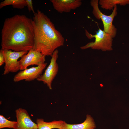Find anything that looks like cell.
Returning a JSON list of instances; mask_svg holds the SVG:
<instances>
[{
  "mask_svg": "<svg viewBox=\"0 0 129 129\" xmlns=\"http://www.w3.org/2000/svg\"><path fill=\"white\" fill-rule=\"evenodd\" d=\"M54 9L58 12H68L80 7L81 0H51Z\"/></svg>",
  "mask_w": 129,
  "mask_h": 129,
  "instance_id": "10",
  "label": "cell"
},
{
  "mask_svg": "<svg viewBox=\"0 0 129 129\" xmlns=\"http://www.w3.org/2000/svg\"><path fill=\"white\" fill-rule=\"evenodd\" d=\"M34 42L32 19L17 14L5 19L1 31V49L28 51Z\"/></svg>",
  "mask_w": 129,
  "mask_h": 129,
  "instance_id": "1",
  "label": "cell"
},
{
  "mask_svg": "<svg viewBox=\"0 0 129 129\" xmlns=\"http://www.w3.org/2000/svg\"><path fill=\"white\" fill-rule=\"evenodd\" d=\"M98 3L102 9L113 10L117 5L124 6L129 4V0H100Z\"/></svg>",
  "mask_w": 129,
  "mask_h": 129,
  "instance_id": "13",
  "label": "cell"
},
{
  "mask_svg": "<svg viewBox=\"0 0 129 129\" xmlns=\"http://www.w3.org/2000/svg\"><path fill=\"white\" fill-rule=\"evenodd\" d=\"M9 5L14 8L22 9L27 6V4L26 0H5L0 3V8Z\"/></svg>",
  "mask_w": 129,
  "mask_h": 129,
  "instance_id": "14",
  "label": "cell"
},
{
  "mask_svg": "<svg viewBox=\"0 0 129 129\" xmlns=\"http://www.w3.org/2000/svg\"><path fill=\"white\" fill-rule=\"evenodd\" d=\"M36 123L38 129H63L65 122L62 120H54L50 122H45L43 119L38 118Z\"/></svg>",
  "mask_w": 129,
  "mask_h": 129,
  "instance_id": "12",
  "label": "cell"
},
{
  "mask_svg": "<svg viewBox=\"0 0 129 129\" xmlns=\"http://www.w3.org/2000/svg\"><path fill=\"white\" fill-rule=\"evenodd\" d=\"M46 56L40 52L31 49L19 61L20 70H23L31 65L38 66L45 63Z\"/></svg>",
  "mask_w": 129,
  "mask_h": 129,
  "instance_id": "8",
  "label": "cell"
},
{
  "mask_svg": "<svg viewBox=\"0 0 129 129\" xmlns=\"http://www.w3.org/2000/svg\"><path fill=\"white\" fill-rule=\"evenodd\" d=\"M85 31L86 35L88 38L90 39L94 38L95 40L93 42L89 43L81 47V49L91 48L94 49L101 50L103 51L112 50L113 38L110 35L100 28L95 35L89 33L86 30Z\"/></svg>",
  "mask_w": 129,
  "mask_h": 129,
  "instance_id": "3",
  "label": "cell"
},
{
  "mask_svg": "<svg viewBox=\"0 0 129 129\" xmlns=\"http://www.w3.org/2000/svg\"><path fill=\"white\" fill-rule=\"evenodd\" d=\"M96 128L93 119L90 115L87 114L86 120L81 124H70L65 122L63 129H95Z\"/></svg>",
  "mask_w": 129,
  "mask_h": 129,
  "instance_id": "11",
  "label": "cell"
},
{
  "mask_svg": "<svg viewBox=\"0 0 129 129\" xmlns=\"http://www.w3.org/2000/svg\"><path fill=\"white\" fill-rule=\"evenodd\" d=\"M47 64V63H45L36 67L27 68L20 71L14 76V81L17 82L24 80L29 82L37 79L42 75Z\"/></svg>",
  "mask_w": 129,
  "mask_h": 129,
  "instance_id": "7",
  "label": "cell"
},
{
  "mask_svg": "<svg viewBox=\"0 0 129 129\" xmlns=\"http://www.w3.org/2000/svg\"><path fill=\"white\" fill-rule=\"evenodd\" d=\"M98 0H91L90 4L93 8L92 13L97 19L102 20L103 26V31L113 38L116 36L117 33V29L113 24V19L117 14V6L114 8L110 15H107L103 14L100 10L98 6Z\"/></svg>",
  "mask_w": 129,
  "mask_h": 129,
  "instance_id": "4",
  "label": "cell"
},
{
  "mask_svg": "<svg viewBox=\"0 0 129 129\" xmlns=\"http://www.w3.org/2000/svg\"><path fill=\"white\" fill-rule=\"evenodd\" d=\"M27 4V6L29 12L32 11L34 14L35 12L32 5V0H26Z\"/></svg>",
  "mask_w": 129,
  "mask_h": 129,
  "instance_id": "16",
  "label": "cell"
},
{
  "mask_svg": "<svg viewBox=\"0 0 129 129\" xmlns=\"http://www.w3.org/2000/svg\"><path fill=\"white\" fill-rule=\"evenodd\" d=\"M34 14V42L32 49L45 56L51 57L57 48L64 45V38L43 12L38 9Z\"/></svg>",
  "mask_w": 129,
  "mask_h": 129,
  "instance_id": "2",
  "label": "cell"
},
{
  "mask_svg": "<svg viewBox=\"0 0 129 129\" xmlns=\"http://www.w3.org/2000/svg\"><path fill=\"white\" fill-rule=\"evenodd\" d=\"M0 51L3 55L5 65L3 75L10 72L15 73L20 70L18 59L27 53L28 51L16 52L7 50L1 49Z\"/></svg>",
  "mask_w": 129,
  "mask_h": 129,
  "instance_id": "5",
  "label": "cell"
},
{
  "mask_svg": "<svg viewBox=\"0 0 129 129\" xmlns=\"http://www.w3.org/2000/svg\"><path fill=\"white\" fill-rule=\"evenodd\" d=\"M5 63L3 55L0 51V66H1Z\"/></svg>",
  "mask_w": 129,
  "mask_h": 129,
  "instance_id": "17",
  "label": "cell"
},
{
  "mask_svg": "<svg viewBox=\"0 0 129 129\" xmlns=\"http://www.w3.org/2000/svg\"><path fill=\"white\" fill-rule=\"evenodd\" d=\"M16 121L8 120L3 115H0V129L9 128L15 129Z\"/></svg>",
  "mask_w": 129,
  "mask_h": 129,
  "instance_id": "15",
  "label": "cell"
},
{
  "mask_svg": "<svg viewBox=\"0 0 129 129\" xmlns=\"http://www.w3.org/2000/svg\"><path fill=\"white\" fill-rule=\"evenodd\" d=\"M58 51L56 50L53 52L50 63L43 75L37 79L46 84L50 90L52 89V84L58 71L59 66L57 61L58 57Z\"/></svg>",
  "mask_w": 129,
  "mask_h": 129,
  "instance_id": "6",
  "label": "cell"
},
{
  "mask_svg": "<svg viewBox=\"0 0 129 129\" xmlns=\"http://www.w3.org/2000/svg\"><path fill=\"white\" fill-rule=\"evenodd\" d=\"M15 113L16 123L15 129H38L37 124L32 121L26 109L20 108Z\"/></svg>",
  "mask_w": 129,
  "mask_h": 129,
  "instance_id": "9",
  "label": "cell"
}]
</instances>
